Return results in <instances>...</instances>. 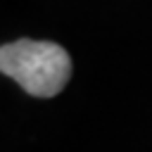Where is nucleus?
<instances>
[{"mask_svg": "<svg viewBox=\"0 0 152 152\" xmlns=\"http://www.w3.org/2000/svg\"><path fill=\"white\" fill-rule=\"evenodd\" d=\"M0 69L33 97H55L71 76L69 52L52 40H14L0 48Z\"/></svg>", "mask_w": 152, "mask_h": 152, "instance_id": "f257e3e1", "label": "nucleus"}]
</instances>
